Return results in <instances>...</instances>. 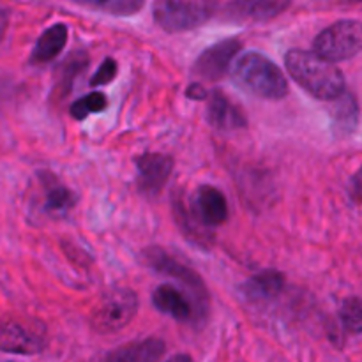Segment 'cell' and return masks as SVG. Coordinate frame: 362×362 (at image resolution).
<instances>
[{
	"label": "cell",
	"mask_w": 362,
	"mask_h": 362,
	"mask_svg": "<svg viewBox=\"0 0 362 362\" xmlns=\"http://www.w3.org/2000/svg\"><path fill=\"white\" fill-rule=\"evenodd\" d=\"M207 120L212 127L219 131H235L246 127L247 124L243 110L219 90L209 95Z\"/></svg>",
	"instance_id": "4fadbf2b"
},
{
	"label": "cell",
	"mask_w": 362,
	"mask_h": 362,
	"mask_svg": "<svg viewBox=\"0 0 362 362\" xmlns=\"http://www.w3.org/2000/svg\"><path fill=\"white\" fill-rule=\"evenodd\" d=\"M187 95H189L191 99H205L207 98V92L204 90V87L198 83H194L193 87L187 88Z\"/></svg>",
	"instance_id": "cb8c5ba5"
},
{
	"label": "cell",
	"mask_w": 362,
	"mask_h": 362,
	"mask_svg": "<svg viewBox=\"0 0 362 362\" xmlns=\"http://www.w3.org/2000/svg\"><path fill=\"white\" fill-rule=\"evenodd\" d=\"M80 6L113 16H131L144 7L145 0H74Z\"/></svg>",
	"instance_id": "e0dca14e"
},
{
	"label": "cell",
	"mask_w": 362,
	"mask_h": 362,
	"mask_svg": "<svg viewBox=\"0 0 362 362\" xmlns=\"http://www.w3.org/2000/svg\"><path fill=\"white\" fill-rule=\"evenodd\" d=\"M115 76H117V62L108 57V59L103 60L99 69L95 71L94 76L90 78V85L92 87H98V85H108Z\"/></svg>",
	"instance_id": "7402d4cb"
},
{
	"label": "cell",
	"mask_w": 362,
	"mask_h": 362,
	"mask_svg": "<svg viewBox=\"0 0 362 362\" xmlns=\"http://www.w3.org/2000/svg\"><path fill=\"white\" fill-rule=\"evenodd\" d=\"M292 0H232L223 9V18L235 23H260L285 13Z\"/></svg>",
	"instance_id": "52a82bcc"
},
{
	"label": "cell",
	"mask_w": 362,
	"mask_h": 362,
	"mask_svg": "<svg viewBox=\"0 0 362 362\" xmlns=\"http://www.w3.org/2000/svg\"><path fill=\"white\" fill-rule=\"evenodd\" d=\"M313 52L329 62H341L362 52V23L339 20L324 28L313 41Z\"/></svg>",
	"instance_id": "277c9868"
},
{
	"label": "cell",
	"mask_w": 362,
	"mask_h": 362,
	"mask_svg": "<svg viewBox=\"0 0 362 362\" xmlns=\"http://www.w3.org/2000/svg\"><path fill=\"white\" fill-rule=\"evenodd\" d=\"M138 187L147 197H158L173 172V159L159 152H147L136 159Z\"/></svg>",
	"instance_id": "30bf717a"
},
{
	"label": "cell",
	"mask_w": 362,
	"mask_h": 362,
	"mask_svg": "<svg viewBox=\"0 0 362 362\" xmlns=\"http://www.w3.org/2000/svg\"><path fill=\"white\" fill-rule=\"evenodd\" d=\"M218 11V0H156L154 20L170 34L193 30Z\"/></svg>",
	"instance_id": "3957f363"
},
{
	"label": "cell",
	"mask_w": 362,
	"mask_h": 362,
	"mask_svg": "<svg viewBox=\"0 0 362 362\" xmlns=\"http://www.w3.org/2000/svg\"><path fill=\"white\" fill-rule=\"evenodd\" d=\"M145 264L151 269H154L159 274L170 276L173 279H179L182 285H186V288L189 290L191 296L194 297V300L198 303L200 310L207 315L209 310V293L205 288L204 281H202L200 276L193 271L187 265L180 264L179 260L168 255L166 251L159 250V247H151V250L144 251Z\"/></svg>",
	"instance_id": "8992f818"
},
{
	"label": "cell",
	"mask_w": 362,
	"mask_h": 362,
	"mask_svg": "<svg viewBox=\"0 0 362 362\" xmlns=\"http://www.w3.org/2000/svg\"><path fill=\"white\" fill-rule=\"evenodd\" d=\"M189 296L191 293L182 292L173 285H159L152 293V304L177 322L200 320L205 315L198 308L197 300Z\"/></svg>",
	"instance_id": "ba28073f"
},
{
	"label": "cell",
	"mask_w": 362,
	"mask_h": 362,
	"mask_svg": "<svg viewBox=\"0 0 362 362\" xmlns=\"http://www.w3.org/2000/svg\"><path fill=\"white\" fill-rule=\"evenodd\" d=\"M194 211L204 225L219 226L228 219V202L218 187L204 184L194 194Z\"/></svg>",
	"instance_id": "7c38bea8"
},
{
	"label": "cell",
	"mask_w": 362,
	"mask_h": 362,
	"mask_svg": "<svg viewBox=\"0 0 362 362\" xmlns=\"http://www.w3.org/2000/svg\"><path fill=\"white\" fill-rule=\"evenodd\" d=\"M67 27L64 23H55L49 28H46L41 35H39L37 42H35L34 49L30 55V64H46L49 60L60 55L67 42Z\"/></svg>",
	"instance_id": "9a60e30c"
},
{
	"label": "cell",
	"mask_w": 362,
	"mask_h": 362,
	"mask_svg": "<svg viewBox=\"0 0 362 362\" xmlns=\"http://www.w3.org/2000/svg\"><path fill=\"white\" fill-rule=\"evenodd\" d=\"M338 106H336V124H339V127H350L352 129L357 122V105L356 99L352 95H345L336 99Z\"/></svg>",
	"instance_id": "44dd1931"
},
{
	"label": "cell",
	"mask_w": 362,
	"mask_h": 362,
	"mask_svg": "<svg viewBox=\"0 0 362 362\" xmlns=\"http://www.w3.org/2000/svg\"><path fill=\"white\" fill-rule=\"evenodd\" d=\"M74 205V194L71 193V189H67L62 184H53L48 191H46V202L45 209L48 212H55V214H60V212L69 211Z\"/></svg>",
	"instance_id": "ffe728a7"
},
{
	"label": "cell",
	"mask_w": 362,
	"mask_h": 362,
	"mask_svg": "<svg viewBox=\"0 0 362 362\" xmlns=\"http://www.w3.org/2000/svg\"><path fill=\"white\" fill-rule=\"evenodd\" d=\"M350 189H352V198L356 202H362V168L354 175L352 184H350Z\"/></svg>",
	"instance_id": "603a6c76"
},
{
	"label": "cell",
	"mask_w": 362,
	"mask_h": 362,
	"mask_svg": "<svg viewBox=\"0 0 362 362\" xmlns=\"http://www.w3.org/2000/svg\"><path fill=\"white\" fill-rule=\"evenodd\" d=\"M343 327L349 332L359 334L362 332V299L361 297H349L343 300L341 310H339Z\"/></svg>",
	"instance_id": "d6986e66"
},
{
	"label": "cell",
	"mask_w": 362,
	"mask_h": 362,
	"mask_svg": "<svg viewBox=\"0 0 362 362\" xmlns=\"http://www.w3.org/2000/svg\"><path fill=\"white\" fill-rule=\"evenodd\" d=\"M166 362H193V359L189 356H186V354H179V356H173L172 359Z\"/></svg>",
	"instance_id": "d4e9b609"
},
{
	"label": "cell",
	"mask_w": 362,
	"mask_h": 362,
	"mask_svg": "<svg viewBox=\"0 0 362 362\" xmlns=\"http://www.w3.org/2000/svg\"><path fill=\"white\" fill-rule=\"evenodd\" d=\"M45 349V327L11 320L2 325V350L11 354H39Z\"/></svg>",
	"instance_id": "8fae6325"
},
{
	"label": "cell",
	"mask_w": 362,
	"mask_h": 362,
	"mask_svg": "<svg viewBox=\"0 0 362 362\" xmlns=\"http://www.w3.org/2000/svg\"><path fill=\"white\" fill-rule=\"evenodd\" d=\"M283 286H285V276L278 271H264L260 274L253 276L247 279L244 285V293L247 299L260 303V300L274 299L281 293Z\"/></svg>",
	"instance_id": "2e32d148"
},
{
	"label": "cell",
	"mask_w": 362,
	"mask_h": 362,
	"mask_svg": "<svg viewBox=\"0 0 362 362\" xmlns=\"http://www.w3.org/2000/svg\"><path fill=\"white\" fill-rule=\"evenodd\" d=\"M285 66L290 76L317 99L336 101L345 94L341 71L315 52L290 49L285 57Z\"/></svg>",
	"instance_id": "6da1fadb"
},
{
	"label": "cell",
	"mask_w": 362,
	"mask_h": 362,
	"mask_svg": "<svg viewBox=\"0 0 362 362\" xmlns=\"http://www.w3.org/2000/svg\"><path fill=\"white\" fill-rule=\"evenodd\" d=\"M232 78L237 87L262 99L278 101L288 94L285 74L267 57L257 52H246L233 62Z\"/></svg>",
	"instance_id": "7a4b0ae2"
},
{
	"label": "cell",
	"mask_w": 362,
	"mask_h": 362,
	"mask_svg": "<svg viewBox=\"0 0 362 362\" xmlns=\"http://www.w3.org/2000/svg\"><path fill=\"white\" fill-rule=\"evenodd\" d=\"M243 48L239 39H223L209 46L194 62V73L205 80H221Z\"/></svg>",
	"instance_id": "9c48e42d"
},
{
	"label": "cell",
	"mask_w": 362,
	"mask_h": 362,
	"mask_svg": "<svg viewBox=\"0 0 362 362\" xmlns=\"http://www.w3.org/2000/svg\"><path fill=\"white\" fill-rule=\"evenodd\" d=\"M165 341L159 338H147L119 346L106 356L105 362H159L165 356Z\"/></svg>",
	"instance_id": "5bb4252c"
},
{
	"label": "cell",
	"mask_w": 362,
	"mask_h": 362,
	"mask_svg": "<svg viewBox=\"0 0 362 362\" xmlns=\"http://www.w3.org/2000/svg\"><path fill=\"white\" fill-rule=\"evenodd\" d=\"M108 108V99L103 92H90L71 105V117L76 120H85L92 113H101Z\"/></svg>",
	"instance_id": "ac0fdd59"
},
{
	"label": "cell",
	"mask_w": 362,
	"mask_h": 362,
	"mask_svg": "<svg viewBox=\"0 0 362 362\" xmlns=\"http://www.w3.org/2000/svg\"><path fill=\"white\" fill-rule=\"evenodd\" d=\"M138 313V297L129 288H112L90 315V324L101 334L122 331Z\"/></svg>",
	"instance_id": "5b68a950"
}]
</instances>
